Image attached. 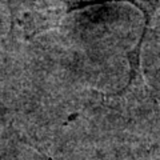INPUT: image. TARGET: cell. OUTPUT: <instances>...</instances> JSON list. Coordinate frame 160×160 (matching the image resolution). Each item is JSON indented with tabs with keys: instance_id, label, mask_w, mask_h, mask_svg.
I'll list each match as a JSON object with an SVG mask.
<instances>
[{
	"instance_id": "7a4b0ae2",
	"label": "cell",
	"mask_w": 160,
	"mask_h": 160,
	"mask_svg": "<svg viewBox=\"0 0 160 160\" xmlns=\"http://www.w3.org/2000/svg\"><path fill=\"white\" fill-rule=\"evenodd\" d=\"M43 160H53V159H51V158L46 156V155H43Z\"/></svg>"
},
{
	"instance_id": "6da1fadb",
	"label": "cell",
	"mask_w": 160,
	"mask_h": 160,
	"mask_svg": "<svg viewBox=\"0 0 160 160\" xmlns=\"http://www.w3.org/2000/svg\"><path fill=\"white\" fill-rule=\"evenodd\" d=\"M71 6L68 0H8L12 27L27 40L59 27Z\"/></svg>"
}]
</instances>
